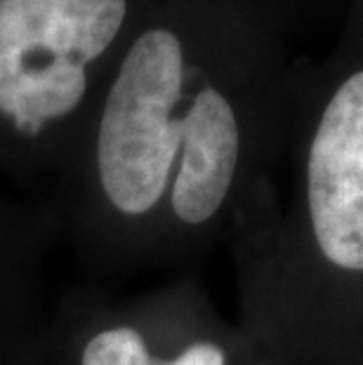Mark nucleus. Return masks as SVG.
<instances>
[{
	"label": "nucleus",
	"instance_id": "obj_7",
	"mask_svg": "<svg viewBox=\"0 0 363 365\" xmlns=\"http://www.w3.org/2000/svg\"><path fill=\"white\" fill-rule=\"evenodd\" d=\"M359 365H363V356H361V363H359Z\"/></svg>",
	"mask_w": 363,
	"mask_h": 365
},
{
	"label": "nucleus",
	"instance_id": "obj_4",
	"mask_svg": "<svg viewBox=\"0 0 363 365\" xmlns=\"http://www.w3.org/2000/svg\"><path fill=\"white\" fill-rule=\"evenodd\" d=\"M153 354L133 328L99 332L83 351V365H151Z\"/></svg>",
	"mask_w": 363,
	"mask_h": 365
},
{
	"label": "nucleus",
	"instance_id": "obj_1",
	"mask_svg": "<svg viewBox=\"0 0 363 365\" xmlns=\"http://www.w3.org/2000/svg\"><path fill=\"white\" fill-rule=\"evenodd\" d=\"M295 191L272 229V330L290 365L363 356V0L319 64L295 76Z\"/></svg>",
	"mask_w": 363,
	"mask_h": 365
},
{
	"label": "nucleus",
	"instance_id": "obj_3",
	"mask_svg": "<svg viewBox=\"0 0 363 365\" xmlns=\"http://www.w3.org/2000/svg\"><path fill=\"white\" fill-rule=\"evenodd\" d=\"M126 17L128 0H0V113L29 137L71 113Z\"/></svg>",
	"mask_w": 363,
	"mask_h": 365
},
{
	"label": "nucleus",
	"instance_id": "obj_5",
	"mask_svg": "<svg viewBox=\"0 0 363 365\" xmlns=\"http://www.w3.org/2000/svg\"><path fill=\"white\" fill-rule=\"evenodd\" d=\"M151 365H229L227 349L213 339H196L170 359H156Z\"/></svg>",
	"mask_w": 363,
	"mask_h": 365
},
{
	"label": "nucleus",
	"instance_id": "obj_2",
	"mask_svg": "<svg viewBox=\"0 0 363 365\" xmlns=\"http://www.w3.org/2000/svg\"><path fill=\"white\" fill-rule=\"evenodd\" d=\"M191 45L173 21L133 43L106 97L97 163L109 200L126 215H146L170 193L182 146L175 118L187 85Z\"/></svg>",
	"mask_w": 363,
	"mask_h": 365
},
{
	"label": "nucleus",
	"instance_id": "obj_6",
	"mask_svg": "<svg viewBox=\"0 0 363 365\" xmlns=\"http://www.w3.org/2000/svg\"><path fill=\"white\" fill-rule=\"evenodd\" d=\"M321 3H326V0H319V5H321Z\"/></svg>",
	"mask_w": 363,
	"mask_h": 365
}]
</instances>
